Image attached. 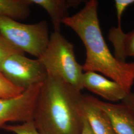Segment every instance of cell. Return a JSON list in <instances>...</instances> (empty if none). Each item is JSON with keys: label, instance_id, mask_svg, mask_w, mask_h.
I'll return each instance as SVG.
<instances>
[{"label": "cell", "instance_id": "e0dca14e", "mask_svg": "<svg viewBox=\"0 0 134 134\" xmlns=\"http://www.w3.org/2000/svg\"><path fill=\"white\" fill-rule=\"evenodd\" d=\"M123 103L127 106L134 115V92L128 93L122 100Z\"/></svg>", "mask_w": 134, "mask_h": 134}, {"label": "cell", "instance_id": "52a82bcc", "mask_svg": "<svg viewBox=\"0 0 134 134\" xmlns=\"http://www.w3.org/2000/svg\"><path fill=\"white\" fill-rule=\"evenodd\" d=\"M82 85L83 88L112 102L123 100L128 94L119 83L96 72H83Z\"/></svg>", "mask_w": 134, "mask_h": 134}, {"label": "cell", "instance_id": "5b68a950", "mask_svg": "<svg viewBox=\"0 0 134 134\" xmlns=\"http://www.w3.org/2000/svg\"><path fill=\"white\" fill-rule=\"evenodd\" d=\"M0 72L13 84L24 90L43 83L48 76L38 59H29L24 53L15 54L8 58L0 67Z\"/></svg>", "mask_w": 134, "mask_h": 134}, {"label": "cell", "instance_id": "8992f818", "mask_svg": "<svg viewBox=\"0 0 134 134\" xmlns=\"http://www.w3.org/2000/svg\"><path fill=\"white\" fill-rule=\"evenodd\" d=\"M42 83L30 86L16 97L0 98V129L7 122L24 123L33 120L35 104Z\"/></svg>", "mask_w": 134, "mask_h": 134}, {"label": "cell", "instance_id": "ac0fdd59", "mask_svg": "<svg viewBox=\"0 0 134 134\" xmlns=\"http://www.w3.org/2000/svg\"><path fill=\"white\" fill-rule=\"evenodd\" d=\"M80 134H94L85 117H84L83 127Z\"/></svg>", "mask_w": 134, "mask_h": 134}, {"label": "cell", "instance_id": "30bf717a", "mask_svg": "<svg viewBox=\"0 0 134 134\" xmlns=\"http://www.w3.org/2000/svg\"><path fill=\"white\" fill-rule=\"evenodd\" d=\"M33 5H38L45 10L50 16L54 32H60L61 25L69 16L68 10L77 7L81 3L79 0H30Z\"/></svg>", "mask_w": 134, "mask_h": 134}, {"label": "cell", "instance_id": "6da1fadb", "mask_svg": "<svg viewBox=\"0 0 134 134\" xmlns=\"http://www.w3.org/2000/svg\"><path fill=\"white\" fill-rule=\"evenodd\" d=\"M84 96L57 76L49 74L41 86L33 121L42 134H80Z\"/></svg>", "mask_w": 134, "mask_h": 134}, {"label": "cell", "instance_id": "7c38bea8", "mask_svg": "<svg viewBox=\"0 0 134 134\" xmlns=\"http://www.w3.org/2000/svg\"><path fill=\"white\" fill-rule=\"evenodd\" d=\"M32 5L30 0H0V16L15 20L25 19Z\"/></svg>", "mask_w": 134, "mask_h": 134}, {"label": "cell", "instance_id": "7a4b0ae2", "mask_svg": "<svg viewBox=\"0 0 134 134\" xmlns=\"http://www.w3.org/2000/svg\"><path fill=\"white\" fill-rule=\"evenodd\" d=\"M97 7V1L90 0L63 24L72 29L85 45L86 58L82 65L83 71L102 74L119 83L129 93L134 83V62L120 61L110 52L101 32Z\"/></svg>", "mask_w": 134, "mask_h": 134}, {"label": "cell", "instance_id": "9a60e30c", "mask_svg": "<svg viewBox=\"0 0 134 134\" xmlns=\"http://www.w3.org/2000/svg\"><path fill=\"white\" fill-rule=\"evenodd\" d=\"M18 53H24L15 47L0 34V67L8 58Z\"/></svg>", "mask_w": 134, "mask_h": 134}, {"label": "cell", "instance_id": "277c9868", "mask_svg": "<svg viewBox=\"0 0 134 134\" xmlns=\"http://www.w3.org/2000/svg\"><path fill=\"white\" fill-rule=\"evenodd\" d=\"M0 34L15 47L37 59L45 51L50 39L45 20L34 24H24L0 16Z\"/></svg>", "mask_w": 134, "mask_h": 134}, {"label": "cell", "instance_id": "8fae6325", "mask_svg": "<svg viewBox=\"0 0 134 134\" xmlns=\"http://www.w3.org/2000/svg\"><path fill=\"white\" fill-rule=\"evenodd\" d=\"M108 39L114 49V56L119 60L125 62L127 58L134 57V30L125 34L121 27L110 29Z\"/></svg>", "mask_w": 134, "mask_h": 134}, {"label": "cell", "instance_id": "ba28073f", "mask_svg": "<svg viewBox=\"0 0 134 134\" xmlns=\"http://www.w3.org/2000/svg\"><path fill=\"white\" fill-rule=\"evenodd\" d=\"M97 102L107 115L115 134H134V115L127 106L98 99Z\"/></svg>", "mask_w": 134, "mask_h": 134}, {"label": "cell", "instance_id": "5bb4252c", "mask_svg": "<svg viewBox=\"0 0 134 134\" xmlns=\"http://www.w3.org/2000/svg\"><path fill=\"white\" fill-rule=\"evenodd\" d=\"M2 129L15 134H42L36 128L33 120L21 124L5 125Z\"/></svg>", "mask_w": 134, "mask_h": 134}, {"label": "cell", "instance_id": "9c48e42d", "mask_svg": "<svg viewBox=\"0 0 134 134\" xmlns=\"http://www.w3.org/2000/svg\"><path fill=\"white\" fill-rule=\"evenodd\" d=\"M97 98L84 96V116L94 134H115L105 112L98 105Z\"/></svg>", "mask_w": 134, "mask_h": 134}, {"label": "cell", "instance_id": "3957f363", "mask_svg": "<svg viewBox=\"0 0 134 134\" xmlns=\"http://www.w3.org/2000/svg\"><path fill=\"white\" fill-rule=\"evenodd\" d=\"M38 59L47 74L60 77L80 91L84 89L82 65L77 62L73 45L60 32L50 35L47 48Z\"/></svg>", "mask_w": 134, "mask_h": 134}, {"label": "cell", "instance_id": "4fadbf2b", "mask_svg": "<svg viewBox=\"0 0 134 134\" xmlns=\"http://www.w3.org/2000/svg\"><path fill=\"white\" fill-rule=\"evenodd\" d=\"M24 91L13 84L0 72V98L15 97L21 94Z\"/></svg>", "mask_w": 134, "mask_h": 134}, {"label": "cell", "instance_id": "2e32d148", "mask_svg": "<svg viewBox=\"0 0 134 134\" xmlns=\"http://www.w3.org/2000/svg\"><path fill=\"white\" fill-rule=\"evenodd\" d=\"M134 3V0H116L115 1V5L117 16L118 21V27H121V20L122 14L125 10L127 8Z\"/></svg>", "mask_w": 134, "mask_h": 134}]
</instances>
